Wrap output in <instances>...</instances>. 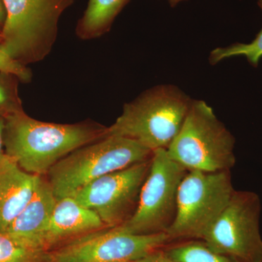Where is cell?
I'll return each mask as SVG.
<instances>
[{"mask_svg": "<svg viewBox=\"0 0 262 262\" xmlns=\"http://www.w3.org/2000/svg\"><path fill=\"white\" fill-rule=\"evenodd\" d=\"M108 136V127L84 121L58 124L39 121L19 112L5 118L4 151L20 168L44 177L72 151Z\"/></svg>", "mask_w": 262, "mask_h": 262, "instance_id": "6da1fadb", "label": "cell"}, {"mask_svg": "<svg viewBox=\"0 0 262 262\" xmlns=\"http://www.w3.org/2000/svg\"><path fill=\"white\" fill-rule=\"evenodd\" d=\"M192 99L178 88L156 86L125 103L108 135L131 139L151 150L168 149L178 134Z\"/></svg>", "mask_w": 262, "mask_h": 262, "instance_id": "7a4b0ae2", "label": "cell"}, {"mask_svg": "<svg viewBox=\"0 0 262 262\" xmlns=\"http://www.w3.org/2000/svg\"><path fill=\"white\" fill-rule=\"evenodd\" d=\"M76 0H3L6 21L0 48L28 67L51 53L58 37L60 18Z\"/></svg>", "mask_w": 262, "mask_h": 262, "instance_id": "3957f363", "label": "cell"}, {"mask_svg": "<svg viewBox=\"0 0 262 262\" xmlns=\"http://www.w3.org/2000/svg\"><path fill=\"white\" fill-rule=\"evenodd\" d=\"M235 139L202 100H192L178 134L166 149L187 170L215 173L231 170L236 163Z\"/></svg>", "mask_w": 262, "mask_h": 262, "instance_id": "277c9868", "label": "cell"}, {"mask_svg": "<svg viewBox=\"0 0 262 262\" xmlns=\"http://www.w3.org/2000/svg\"><path fill=\"white\" fill-rule=\"evenodd\" d=\"M152 153L135 141L108 135L67 155L52 167L47 179L61 199L106 174L150 159Z\"/></svg>", "mask_w": 262, "mask_h": 262, "instance_id": "5b68a950", "label": "cell"}, {"mask_svg": "<svg viewBox=\"0 0 262 262\" xmlns=\"http://www.w3.org/2000/svg\"><path fill=\"white\" fill-rule=\"evenodd\" d=\"M234 191L231 170H188L179 185L175 220L165 232L169 244L203 241Z\"/></svg>", "mask_w": 262, "mask_h": 262, "instance_id": "8992f818", "label": "cell"}, {"mask_svg": "<svg viewBox=\"0 0 262 262\" xmlns=\"http://www.w3.org/2000/svg\"><path fill=\"white\" fill-rule=\"evenodd\" d=\"M187 171L168 156L166 149L153 151L136 211L115 228L135 234L165 233L175 220L179 185Z\"/></svg>", "mask_w": 262, "mask_h": 262, "instance_id": "52a82bcc", "label": "cell"}, {"mask_svg": "<svg viewBox=\"0 0 262 262\" xmlns=\"http://www.w3.org/2000/svg\"><path fill=\"white\" fill-rule=\"evenodd\" d=\"M260 213L256 193L235 190L203 241L215 252L239 261L262 262Z\"/></svg>", "mask_w": 262, "mask_h": 262, "instance_id": "ba28073f", "label": "cell"}, {"mask_svg": "<svg viewBox=\"0 0 262 262\" xmlns=\"http://www.w3.org/2000/svg\"><path fill=\"white\" fill-rule=\"evenodd\" d=\"M168 244L166 233L135 234L106 228L50 251L48 262H132Z\"/></svg>", "mask_w": 262, "mask_h": 262, "instance_id": "9c48e42d", "label": "cell"}, {"mask_svg": "<svg viewBox=\"0 0 262 262\" xmlns=\"http://www.w3.org/2000/svg\"><path fill=\"white\" fill-rule=\"evenodd\" d=\"M151 158L100 177L71 196L96 212L107 228L120 227L136 211Z\"/></svg>", "mask_w": 262, "mask_h": 262, "instance_id": "30bf717a", "label": "cell"}, {"mask_svg": "<svg viewBox=\"0 0 262 262\" xmlns=\"http://www.w3.org/2000/svg\"><path fill=\"white\" fill-rule=\"evenodd\" d=\"M39 177L20 168L5 153L0 157V232H5L23 211Z\"/></svg>", "mask_w": 262, "mask_h": 262, "instance_id": "8fae6325", "label": "cell"}, {"mask_svg": "<svg viewBox=\"0 0 262 262\" xmlns=\"http://www.w3.org/2000/svg\"><path fill=\"white\" fill-rule=\"evenodd\" d=\"M107 227L96 212L82 206L72 196L57 200L45 234V245L52 246L70 238Z\"/></svg>", "mask_w": 262, "mask_h": 262, "instance_id": "7c38bea8", "label": "cell"}, {"mask_svg": "<svg viewBox=\"0 0 262 262\" xmlns=\"http://www.w3.org/2000/svg\"><path fill=\"white\" fill-rule=\"evenodd\" d=\"M56 202V196L48 179L44 177H39L30 201L13 223L5 232H2L30 241L48 249L45 245V234Z\"/></svg>", "mask_w": 262, "mask_h": 262, "instance_id": "4fadbf2b", "label": "cell"}, {"mask_svg": "<svg viewBox=\"0 0 262 262\" xmlns=\"http://www.w3.org/2000/svg\"><path fill=\"white\" fill-rule=\"evenodd\" d=\"M130 0H89L77 21L75 34L81 40H91L110 32L117 15Z\"/></svg>", "mask_w": 262, "mask_h": 262, "instance_id": "5bb4252c", "label": "cell"}, {"mask_svg": "<svg viewBox=\"0 0 262 262\" xmlns=\"http://www.w3.org/2000/svg\"><path fill=\"white\" fill-rule=\"evenodd\" d=\"M162 249L174 262H241L215 252L201 239L170 243Z\"/></svg>", "mask_w": 262, "mask_h": 262, "instance_id": "9a60e30c", "label": "cell"}, {"mask_svg": "<svg viewBox=\"0 0 262 262\" xmlns=\"http://www.w3.org/2000/svg\"><path fill=\"white\" fill-rule=\"evenodd\" d=\"M49 250L0 232V262H48Z\"/></svg>", "mask_w": 262, "mask_h": 262, "instance_id": "2e32d148", "label": "cell"}, {"mask_svg": "<svg viewBox=\"0 0 262 262\" xmlns=\"http://www.w3.org/2000/svg\"><path fill=\"white\" fill-rule=\"evenodd\" d=\"M258 5L262 12V0H258ZM236 56H244L252 67H258L262 58V29L251 42L235 43L227 47L215 48L210 54L209 61L215 65Z\"/></svg>", "mask_w": 262, "mask_h": 262, "instance_id": "e0dca14e", "label": "cell"}, {"mask_svg": "<svg viewBox=\"0 0 262 262\" xmlns=\"http://www.w3.org/2000/svg\"><path fill=\"white\" fill-rule=\"evenodd\" d=\"M20 79L16 75L0 70V117H5L24 111L19 96Z\"/></svg>", "mask_w": 262, "mask_h": 262, "instance_id": "ac0fdd59", "label": "cell"}, {"mask_svg": "<svg viewBox=\"0 0 262 262\" xmlns=\"http://www.w3.org/2000/svg\"><path fill=\"white\" fill-rule=\"evenodd\" d=\"M0 70L16 75L20 82L28 83L32 80V73L27 66L22 65L11 58L0 48Z\"/></svg>", "mask_w": 262, "mask_h": 262, "instance_id": "d6986e66", "label": "cell"}, {"mask_svg": "<svg viewBox=\"0 0 262 262\" xmlns=\"http://www.w3.org/2000/svg\"><path fill=\"white\" fill-rule=\"evenodd\" d=\"M132 262H174L164 253L163 249L157 250L154 252L146 255L144 257L139 258Z\"/></svg>", "mask_w": 262, "mask_h": 262, "instance_id": "ffe728a7", "label": "cell"}, {"mask_svg": "<svg viewBox=\"0 0 262 262\" xmlns=\"http://www.w3.org/2000/svg\"><path fill=\"white\" fill-rule=\"evenodd\" d=\"M6 18V10H5L4 2L3 0H0V33L4 27Z\"/></svg>", "mask_w": 262, "mask_h": 262, "instance_id": "44dd1931", "label": "cell"}, {"mask_svg": "<svg viewBox=\"0 0 262 262\" xmlns=\"http://www.w3.org/2000/svg\"><path fill=\"white\" fill-rule=\"evenodd\" d=\"M5 118L0 117V157L4 154V146H3V131H4Z\"/></svg>", "mask_w": 262, "mask_h": 262, "instance_id": "7402d4cb", "label": "cell"}, {"mask_svg": "<svg viewBox=\"0 0 262 262\" xmlns=\"http://www.w3.org/2000/svg\"><path fill=\"white\" fill-rule=\"evenodd\" d=\"M168 2L169 5L171 7H176L178 5L179 3H182V2L187 1V0H165Z\"/></svg>", "mask_w": 262, "mask_h": 262, "instance_id": "603a6c76", "label": "cell"}, {"mask_svg": "<svg viewBox=\"0 0 262 262\" xmlns=\"http://www.w3.org/2000/svg\"><path fill=\"white\" fill-rule=\"evenodd\" d=\"M0 41H1V33H0Z\"/></svg>", "mask_w": 262, "mask_h": 262, "instance_id": "cb8c5ba5", "label": "cell"}]
</instances>
